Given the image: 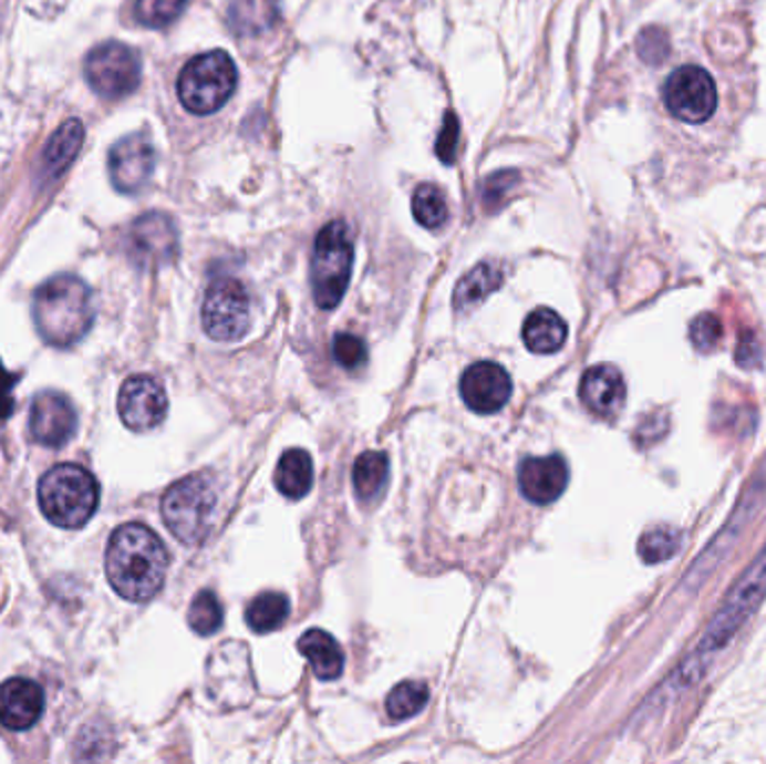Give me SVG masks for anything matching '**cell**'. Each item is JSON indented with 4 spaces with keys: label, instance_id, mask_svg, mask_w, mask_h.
I'll return each mask as SVG.
<instances>
[{
    "label": "cell",
    "instance_id": "obj_1",
    "mask_svg": "<svg viewBox=\"0 0 766 764\" xmlns=\"http://www.w3.org/2000/svg\"><path fill=\"white\" fill-rule=\"evenodd\" d=\"M168 560V551L153 529L128 523L113 531L108 540L106 577L122 599L146 603L162 590Z\"/></svg>",
    "mask_w": 766,
    "mask_h": 764
},
{
    "label": "cell",
    "instance_id": "obj_2",
    "mask_svg": "<svg viewBox=\"0 0 766 764\" xmlns=\"http://www.w3.org/2000/svg\"><path fill=\"white\" fill-rule=\"evenodd\" d=\"M34 326L41 339L54 348L79 343L94 321V299L87 285L72 273L45 280L32 303Z\"/></svg>",
    "mask_w": 766,
    "mask_h": 764
},
{
    "label": "cell",
    "instance_id": "obj_3",
    "mask_svg": "<svg viewBox=\"0 0 766 764\" xmlns=\"http://www.w3.org/2000/svg\"><path fill=\"white\" fill-rule=\"evenodd\" d=\"M764 597H766V545L755 556V560L742 571V577L737 579L733 590L726 595L724 603L720 606L708 628L704 630L695 654L686 661L684 671L677 675L689 678V682H695V678H700V663L731 643V639L739 632V628L755 615Z\"/></svg>",
    "mask_w": 766,
    "mask_h": 764
},
{
    "label": "cell",
    "instance_id": "obj_4",
    "mask_svg": "<svg viewBox=\"0 0 766 764\" xmlns=\"http://www.w3.org/2000/svg\"><path fill=\"white\" fill-rule=\"evenodd\" d=\"M39 507L52 525L79 529L100 507V485L79 464H56L41 477Z\"/></svg>",
    "mask_w": 766,
    "mask_h": 764
},
{
    "label": "cell",
    "instance_id": "obj_5",
    "mask_svg": "<svg viewBox=\"0 0 766 764\" xmlns=\"http://www.w3.org/2000/svg\"><path fill=\"white\" fill-rule=\"evenodd\" d=\"M238 87L234 59L222 50H211L190 59L177 79V97L194 115L218 113Z\"/></svg>",
    "mask_w": 766,
    "mask_h": 764
},
{
    "label": "cell",
    "instance_id": "obj_6",
    "mask_svg": "<svg viewBox=\"0 0 766 764\" xmlns=\"http://www.w3.org/2000/svg\"><path fill=\"white\" fill-rule=\"evenodd\" d=\"M218 492L209 475L194 473L177 481L162 498V518L184 545H200L214 523Z\"/></svg>",
    "mask_w": 766,
    "mask_h": 764
},
{
    "label": "cell",
    "instance_id": "obj_7",
    "mask_svg": "<svg viewBox=\"0 0 766 764\" xmlns=\"http://www.w3.org/2000/svg\"><path fill=\"white\" fill-rule=\"evenodd\" d=\"M354 262V245L343 220L328 223L314 242L312 290L321 310H332L345 297Z\"/></svg>",
    "mask_w": 766,
    "mask_h": 764
},
{
    "label": "cell",
    "instance_id": "obj_8",
    "mask_svg": "<svg viewBox=\"0 0 766 764\" xmlns=\"http://www.w3.org/2000/svg\"><path fill=\"white\" fill-rule=\"evenodd\" d=\"M83 72L92 92L104 100H122L139 87L142 61L133 48L108 41L87 52Z\"/></svg>",
    "mask_w": 766,
    "mask_h": 764
},
{
    "label": "cell",
    "instance_id": "obj_9",
    "mask_svg": "<svg viewBox=\"0 0 766 764\" xmlns=\"http://www.w3.org/2000/svg\"><path fill=\"white\" fill-rule=\"evenodd\" d=\"M667 113L684 124H704L717 111V85L713 76L697 65H682L661 90Z\"/></svg>",
    "mask_w": 766,
    "mask_h": 764
},
{
    "label": "cell",
    "instance_id": "obj_10",
    "mask_svg": "<svg viewBox=\"0 0 766 764\" xmlns=\"http://www.w3.org/2000/svg\"><path fill=\"white\" fill-rule=\"evenodd\" d=\"M203 328L214 341H238L251 328V299L236 278H218L209 285L203 303Z\"/></svg>",
    "mask_w": 766,
    "mask_h": 764
},
{
    "label": "cell",
    "instance_id": "obj_11",
    "mask_svg": "<svg viewBox=\"0 0 766 764\" xmlns=\"http://www.w3.org/2000/svg\"><path fill=\"white\" fill-rule=\"evenodd\" d=\"M126 249L131 260L142 269H157L168 265L179 249V238L170 216L151 211L139 216L126 238Z\"/></svg>",
    "mask_w": 766,
    "mask_h": 764
},
{
    "label": "cell",
    "instance_id": "obj_12",
    "mask_svg": "<svg viewBox=\"0 0 766 764\" xmlns=\"http://www.w3.org/2000/svg\"><path fill=\"white\" fill-rule=\"evenodd\" d=\"M157 164V153L146 133H133L120 140L108 155L111 182L126 196H137L148 186Z\"/></svg>",
    "mask_w": 766,
    "mask_h": 764
},
{
    "label": "cell",
    "instance_id": "obj_13",
    "mask_svg": "<svg viewBox=\"0 0 766 764\" xmlns=\"http://www.w3.org/2000/svg\"><path fill=\"white\" fill-rule=\"evenodd\" d=\"M117 406L122 422L135 433L153 431L168 413V400L162 384L148 374H135L124 381Z\"/></svg>",
    "mask_w": 766,
    "mask_h": 764
},
{
    "label": "cell",
    "instance_id": "obj_14",
    "mask_svg": "<svg viewBox=\"0 0 766 764\" xmlns=\"http://www.w3.org/2000/svg\"><path fill=\"white\" fill-rule=\"evenodd\" d=\"M459 391L470 411L480 415L498 413L511 398V376L500 363L480 361L464 372Z\"/></svg>",
    "mask_w": 766,
    "mask_h": 764
},
{
    "label": "cell",
    "instance_id": "obj_15",
    "mask_svg": "<svg viewBox=\"0 0 766 764\" xmlns=\"http://www.w3.org/2000/svg\"><path fill=\"white\" fill-rule=\"evenodd\" d=\"M76 424V411L65 395L45 391L34 398L30 411V431L39 444L52 448L65 446L74 437Z\"/></svg>",
    "mask_w": 766,
    "mask_h": 764
},
{
    "label": "cell",
    "instance_id": "obj_16",
    "mask_svg": "<svg viewBox=\"0 0 766 764\" xmlns=\"http://www.w3.org/2000/svg\"><path fill=\"white\" fill-rule=\"evenodd\" d=\"M569 481L567 462L560 455L529 457L518 468L520 492L536 505H549L562 496Z\"/></svg>",
    "mask_w": 766,
    "mask_h": 764
},
{
    "label": "cell",
    "instance_id": "obj_17",
    "mask_svg": "<svg viewBox=\"0 0 766 764\" xmlns=\"http://www.w3.org/2000/svg\"><path fill=\"white\" fill-rule=\"evenodd\" d=\"M45 709L43 689L25 678L0 684V724L10 731L32 729Z\"/></svg>",
    "mask_w": 766,
    "mask_h": 764
},
{
    "label": "cell",
    "instance_id": "obj_18",
    "mask_svg": "<svg viewBox=\"0 0 766 764\" xmlns=\"http://www.w3.org/2000/svg\"><path fill=\"white\" fill-rule=\"evenodd\" d=\"M583 404L601 417H612L625 402V381L614 365H594L581 379Z\"/></svg>",
    "mask_w": 766,
    "mask_h": 764
},
{
    "label": "cell",
    "instance_id": "obj_19",
    "mask_svg": "<svg viewBox=\"0 0 766 764\" xmlns=\"http://www.w3.org/2000/svg\"><path fill=\"white\" fill-rule=\"evenodd\" d=\"M280 21L278 0H231L227 10L229 30L242 39H258Z\"/></svg>",
    "mask_w": 766,
    "mask_h": 764
},
{
    "label": "cell",
    "instance_id": "obj_20",
    "mask_svg": "<svg viewBox=\"0 0 766 764\" xmlns=\"http://www.w3.org/2000/svg\"><path fill=\"white\" fill-rule=\"evenodd\" d=\"M276 489L290 500H301L310 494L314 483V464L308 451L303 448H290L284 451L278 460L276 475H273Z\"/></svg>",
    "mask_w": 766,
    "mask_h": 764
},
{
    "label": "cell",
    "instance_id": "obj_21",
    "mask_svg": "<svg viewBox=\"0 0 766 764\" xmlns=\"http://www.w3.org/2000/svg\"><path fill=\"white\" fill-rule=\"evenodd\" d=\"M299 650L303 652L319 680H337L343 673V650L325 630H308L299 639Z\"/></svg>",
    "mask_w": 766,
    "mask_h": 764
},
{
    "label": "cell",
    "instance_id": "obj_22",
    "mask_svg": "<svg viewBox=\"0 0 766 764\" xmlns=\"http://www.w3.org/2000/svg\"><path fill=\"white\" fill-rule=\"evenodd\" d=\"M83 124L79 120L65 122L48 142L43 155H41V173L48 179L59 177L65 173V168L76 159L81 146H83Z\"/></svg>",
    "mask_w": 766,
    "mask_h": 764
},
{
    "label": "cell",
    "instance_id": "obj_23",
    "mask_svg": "<svg viewBox=\"0 0 766 764\" xmlns=\"http://www.w3.org/2000/svg\"><path fill=\"white\" fill-rule=\"evenodd\" d=\"M567 339V326L558 312L549 308L534 310L522 326V341L536 354H551L562 348Z\"/></svg>",
    "mask_w": 766,
    "mask_h": 764
},
{
    "label": "cell",
    "instance_id": "obj_24",
    "mask_svg": "<svg viewBox=\"0 0 766 764\" xmlns=\"http://www.w3.org/2000/svg\"><path fill=\"white\" fill-rule=\"evenodd\" d=\"M503 280H505V273L496 262H480L466 276H462V280L457 282L455 295H453V306L459 312H464L477 303H483L489 295L500 290Z\"/></svg>",
    "mask_w": 766,
    "mask_h": 764
},
{
    "label": "cell",
    "instance_id": "obj_25",
    "mask_svg": "<svg viewBox=\"0 0 766 764\" xmlns=\"http://www.w3.org/2000/svg\"><path fill=\"white\" fill-rule=\"evenodd\" d=\"M389 473H391V464L386 453L381 451L361 453L352 468V483H354L356 496L361 500L376 498L389 483Z\"/></svg>",
    "mask_w": 766,
    "mask_h": 764
},
{
    "label": "cell",
    "instance_id": "obj_26",
    "mask_svg": "<svg viewBox=\"0 0 766 764\" xmlns=\"http://www.w3.org/2000/svg\"><path fill=\"white\" fill-rule=\"evenodd\" d=\"M290 615V599L280 592H262L247 608V623L253 632L267 634L282 626Z\"/></svg>",
    "mask_w": 766,
    "mask_h": 764
},
{
    "label": "cell",
    "instance_id": "obj_27",
    "mask_svg": "<svg viewBox=\"0 0 766 764\" xmlns=\"http://www.w3.org/2000/svg\"><path fill=\"white\" fill-rule=\"evenodd\" d=\"M413 216L426 229H442L448 220V205L435 184L417 186L413 196Z\"/></svg>",
    "mask_w": 766,
    "mask_h": 764
},
{
    "label": "cell",
    "instance_id": "obj_28",
    "mask_svg": "<svg viewBox=\"0 0 766 764\" xmlns=\"http://www.w3.org/2000/svg\"><path fill=\"white\" fill-rule=\"evenodd\" d=\"M428 704V686L424 682H402L397 684L389 700H386V711L391 720H408L415 717L424 706Z\"/></svg>",
    "mask_w": 766,
    "mask_h": 764
},
{
    "label": "cell",
    "instance_id": "obj_29",
    "mask_svg": "<svg viewBox=\"0 0 766 764\" xmlns=\"http://www.w3.org/2000/svg\"><path fill=\"white\" fill-rule=\"evenodd\" d=\"M680 545H682V536H680L677 529H673V527H654V529H648L639 538V556L648 565L663 562V560H670L680 551Z\"/></svg>",
    "mask_w": 766,
    "mask_h": 764
},
{
    "label": "cell",
    "instance_id": "obj_30",
    "mask_svg": "<svg viewBox=\"0 0 766 764\" xmlns=\"http://www.w3.org/2000/svg\"><path fill=\"white\" fill-rule=\"evenodd\" d=\"M188 626L194 628V632L209 637L220 630L222 626V606L220 599L211 590H203L196 595V599L190 601L188 608Z\"/></svg>",
    "mask_w": 766,
    "mask_h": 764
},
{
    "label": "cell",
    "instance_id": "obj_31",
    "mask_svg": "<svg viewBox=\"0 0 766 764\" xmlns=\"http://www.w3.org/2000/svg\"><path fill=\"white\" fill-rule=\"evenodd\" d=\"M188 0H137L135 17L142 25L159 30L170 25L186 8Z\"/></svg>",
    "mask_w": 766,
    "mask_h": 764
},
{
    "label": "cell",
    "instance_id": "obj_32",
    "mask_svg": "<svg viewBox=\"0 0 766 764\" xmlns=\"http://www.w3.org/2000/svg\"><path fill=\"white\" fill-rule=\"evenodd\" d=\"M518 171H498L483 186V207L487 214H496L503 209L511 196V190L518 186Z\"/></svg>",
    "mask_w": 766,
    "mask_h": 764
},
{
    "label": "cell",
    "instance_id": "obj_33",
    "mask_svg": "<svg viewBox=\"0 0 766 764\" xmlns=\"http://www.w3.org/2000/svg\"><path fill=\"white\" fill-rule=\"evenodd\" d=\"M636 54L648 65H659L670 54V37L663 28H645L636 39Z\"/></svg>",
    "mask_w": 766,
    "mask_h": 764
},
{
    "label": "cell",
    "instance_id": "obj_34",
    "mask_svg": "<svg viewBox=\"0 0 766 764\" xmlns=\"http://www.w3.org/2000/svg\"><path fill=\"white\" fill-rule=\"evenodd\" d=\"M332 354L337 359L339 365L348 368V370H354L359 365H363L365 361V343L354 337V334H348V332H339L332 341Z\"/></svg>",
    "mask_w": 766,
    "mask_h": 764
},
{
    "label": "cell",
    "instance_id": "obj_35",
    "mask_svg": "<svg viewBox=\"0 0 766 764\" xmlns=\"http://www.w3.org/2000/svg\"><path fill=\"white\" fill-rule=\"evenodd\" d=\"M722 339V323L713 314H702L691 323V341L700 352H711Z\"/></svg>",
    "mask_w": 766,
    "mask_h": 764
},
{
    "label": "cell",
    "instance_id": "obj_36",
    "mask_svg": "<svg viewBox=\"0 0 766 764\" xmlns=\"http://www.w3.org/2000/svg\"><path fill=\"white\" fill-rule=\"evenodd\" d=\"M457 142H459V120L453 111H448L444 115V124H442V131H439V137L435 142V155L446 164L451 166L457 157Z\"/></svg>",
    "mask_w": 766,
    "mask_h": 764
},
{
    "label": "cell",
    "instance_id": "obj_37",
    "mask_svg": "<svg viewBox=\"0 0 766 764\" xmlns=\"http://www.w3.org/2000/svg\"><path fill=\"white\" fill-rule=\"evenodd\" d=\"M17 376L8 374L6 368L0 365V420H6L12 413V398H10V386L14 384Z\"/></svg>",
    "mask_w": 766,
    "mask_h": 764
}]
</instances>
